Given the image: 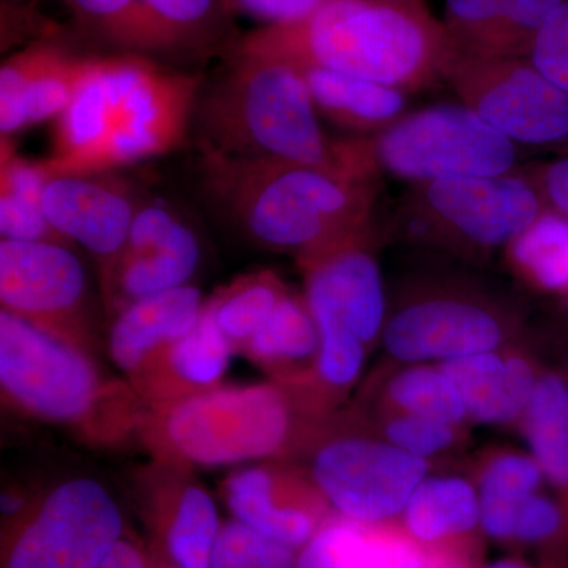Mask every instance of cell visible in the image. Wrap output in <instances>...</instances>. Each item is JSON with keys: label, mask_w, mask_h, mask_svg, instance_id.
Instances as JSON below:
<instances>
[{"label": "cell", "mask_w": 568, "mask_h": 568, "mask_svg": "<svg viewBox=\"0 0 568 568\" xmlns=\"http://www.w3.org/2000/svg\"><path fill=\"white\" fill-rule=\"evenodd\" d=\"M315 321L320 331L317 372L331 386H347L364 365L365 343L342 321L334 317H315Z\"/></svg>", "instance_id": "obj_34"}, {"label": "cell", "mask_w": 568, "mask_h": 568, "mask_svg": "<svg viewBox=\"0 0 568 568\" xmlns=\"http://www.w3.org/2000/svg\"><path fill=\"white\" fill-rule=\"evenodd\" d=\"M529 59L548 80L568 93V0L541 29Z\"/></svg>", "instance_id": "obj_35"}, {"label": "cell", "mask_w": 568, "mask_h": 568, "mask_svg": "<svg viewBox=\"0 0 568 568\" xmlns=\"http://www.w3.org/2000/svg\"><path fill=\"white\" fill-rule=\"evenodd\" d=\"M204 305L201 291L186 284L123 306L108 336L111 361L132 376L156 351L189 334Z\"/></svg>", "instance_id": "obj_20"}, {"label": "cell", "mask_w": 568, "mask_h": 568, "mask_svg": "<svg viewBox=\"0 0 568 568\" xmlns=\"http://www.w3.org/2000/svg\"><path fill=\"white\" fill-rule=\"evenodd\" d=\"M405 523L410 536L428 544L459 536L480 523V499L462 478H429L410 496Z\"/></svg>", "instance_id": "obj_28"}, {"label": "cell", "mask_w": 568, "mask_h": 568, "mask_svg": "<svg viewBox=\"0 0 568 568\" xmlns=\"http://www.w3.org/2000/svg\"><path fill=\"white\" fill-rule=\"evenodd\" d=\"M194 115L203 149L345 173L336 140L321 126L304 73L293 62L235 54L231 69L197 97Z\"/></svg>", "instance_id": "obj_3"}, {"label": "cell", "mask_w": 568, "mask_h": 568, "mask_svg": "<svg viewBox=\"0 0 568 568\" xmlns=\"http://www.w3.org/2000/svg\"><path fill=\"white\" fill-rule=\"evenodd\" d=\"M545 211L518 171L497 178H452L410 185L394 212V230L418 244L470 252L500 248Z\"/></svg>", "instance_id": "obj_6"}, {"label": "cell", "mask_w": 568, "mask_h": 568, "mask_svg": "<svg viewBox=\"0 0 568 568\" xmlns=\"http://www.w3.org/2000/svg\"><path fill=\"white\" fill-rule=\"evenodd\" d=\"M387 437L395 447L418 458L432 457L450 446L452 425L432 418L406 416L395 418L387 426Z\"/></svg>", "instance_id": "obj_37"}, {"label": "cell", "mask_w": 568, "mask_h": 568, "mask_svg": "<svg viewBox=\"0 0 568 568\" xmlns=\"http://www.w3.org/2000/svg\"><path fill=\"white\" fill-rule=\"evenodd\" d=\"M141 203L110 173L50 174L43 209L55 233L99 263L102 280L121 256Z\"/></svg>", "instance_id": "obj_14"}, {"label": "cell", "mask_w": 568, "mask_h": 568, "mask_svg": "<svg viewBox=\"0 0 568 568\" xmlns=\"http://www.w3.org/2000/svg\"><path fill=\"white\" fill-rule=\"evenodd\" d=\"M566 525L562 508L555 500L534 493L518 507L511 537L529 544H544L559 537Z\"/></svg>", "instance_id": "obj_38"}, {"label": "cell", "mask_w": 568, "mask_h": 568, "mask_svg": "<svg viewBox=\"0 0 568 568\" xmlns=\"http://www.w3.org/2000/svg\"><path fill=\"white\" fill-rule=\"evenodd\" d=\"M424 458L394 444L338 439L317 452L313 478L347 521L379 523L405 510L424 481Z\"/></svg>", "instance_id": "obj_12"}, {"label": "cell", "mask_w": 568, "mask_h": 568, "mask_svg": "<svg viewBox=\"0 0 568 568\" xmlns=\"http://www.w3.org/2000/svg\"><path fill=\"white\" fill-rule=\"evenodd\" d=\"M392 399L409 416L454 425L467 416L457 386L443 369L410 368L392 381Z\"/></svg>", "instance_id": "obj_33"}, {"label": "cell", "mask_w": 568, "mask_h": 568, "mask_svg": "<svg viewBox=\"0 0 568 568\" xmlns=\"http://www.w3.org/2000/svg\"><path fill=\"white\" fill-rule=\"evenodd\" d=\"M519 149L463 103L406 112L384 132L336 140L345 173L409 185L511 174L521 166Z\"/></svg>", "instance_id": "obj_4"}, {"label": "cell", "mask_w": 568, "mask_h": 568, "mask_svg": "<svg viewBox=\"0 0 568 568\" xmlns=\"http://www.w3.org/2000/svg\"><path fill=\"white\" fill-rule=\"evenodd\" d=\"M257 568H297L295 549L278 544V541L265 540L263 556Z\"/></svg>", "instance_id": "obj_42"}, {"label": "cell", "mask_w": 568, "mask_h": 568, "mask_svg": "<svg viewBox=\"0 0 568 568\" xmlns=\"http://www.w3.org/2000/svg\"><path fill=\"white\" fill-rule=\"evenodd\" d=\"M264 545L265 538L244 523L224 521L213 541L209 568H257Z\"/></svg>", "instance_id": "obj_36"}, {"label": "cell", "mask_w": 568, "mask_h": 568, "mask_svg": "<svg viewBox=\"0 0 568 568\" xmlns=\"http://www.w3.org/2000/svg\"><path fill=\"white\" fill-rule=\"evenodd\" d=\"M203 153L209 196L264 248L304 260L375 224L379 182L306 164Z\"/></svg>", "instance_id": "obj_2"}, {"label": "cell", "mask_w": 568, "mask_h": 568, "mask_svg": "<svg viewBox=\"0 0 568 568\" xmlns=\"http://www.w3.org/2000/svg\"><path fill=\"white\" fill-rule=\"evenodd\" d=\"M235 54L272 55L407 93L444 81L455 52L426 0H325L297 24L246 33Z\"/></svg>", "instance_id": "obj_1"}, {"label": "cell", "mask_w": 568, "mask_h": 568, "mask_svg": "<svg viewBox=\"0 0 568 568\" xmlns=\"http://www.w3.org/2000/svg\"><path fill=\"white\" fill-rule=\"evenodd\" d=\"M536 459L508 455L496 459L485 473L480 488V525L488 536L511 537L515 515L523 500L537 491L541 484Z\"/></svg>", "instance_id": "obj_32"}, {"label": "cell", "mask_w": 568, "mask_h": 568, "mask_svg": "<svg viewBox=\"0 0 568 568\" xmlns=\"http://www.w3.org/2000/svg\"><path fill=\"white\" fill-rule=\"evenodd\" d=\"M503 336V317L491 305L452 294L424 295L406 302L384 328L388 353L403 362H447L493 353Z\"/></svg>", "instance_id": "obj_13"}, {"label": "cell", "mask_w": 568, "mask_h": 568, "mask_svg": "<svg viewBox=\"0 0 568 568\" xmlns=\"http://www.w3.org/2000/svg\"><path fill=\"white\" fill-rule=\"evenodd\" d=\"M297 67L321 118L354 136L384 132L406 114V92L321 67Z\"/></svg>", "instance_id": "obj_22"}, {"label": "cell", "mask_w": 568, "mask_h": 568, "mask_svg": "<svg viewBox=\"0 0 568 568\" xmlns=\"http://www.w3.org/2000/svg\"><path fill=\"white\" fill-rule=\"evenodd\" d=\"M325 0H222L223 10L261 22V28H282L306 20Z\"/></svg>", "instance_id": "obj_39"}, {"label": "cell", "mask_w": 568, "mask_h": 568, "mask_svg": "<svg viewBox=\"0 0 568 568\" xmlns=\"http://www.w3.org/2000/svg\"><path fill=\"white\" fill-rule=\"evenodd\" d=\"M201 260L200 242L173 212L141 204L121 256L102 280L111 304L123 306L186 286Z\"/></svg>", "instance_id": "obj_15"}, {"label": "cell", "mask_w": 568, "mask_h": 568, "mask_svg": "<svg viewBox=\"0 0 568 568\" xmlns=\"http://www.w3.org/2000/svg\"><path fill=\"white\" fill-rule=\"evenodd\" d=\"M0 386L22 413L58 425L85 424L108 392L85 347L6 310L0 313Z\"/></svg>", "instance_id": "obj_7"}, {"label": "cell", "mask_w": 568, "mask_h": 568, "mask_svg": "<svg viewBox=\"0 0 568 568\" xmlns=\"http://www.w3.org/2000/svg\"><path fill=\"white\" fill-rule=\"evenodd\" d=\"M525 432L544 476L568 495V383L562 376L548 373L537 381Z\"/></svg>", "instance_id": "obj_27"}, {"label": "cell", "mask_w": 568, "mask_h": 568, "mask_svg": "<svg viewBox=\"0 0 568 568\" xmlns=\"http://www.w3.org/2000/svg\"><path fill=\"white\" fill-rule=\"evenodd\" d=\"M122 534L121 507L110 489L95 478H69L13 523L2 568H99Z\"/></svg>", "instance_id": "obj_9"}, {"label": "cell", "mask_w": 568, "mask_h": 568, "mask_svg": "<svg viewBox=\"0 0 568 568\" xmlns=\"http://www.w3.org/2000/svg\"><path fill=\"white\" fill-rule=\"evenodd\" d=\"M234 353L205 302L189 334L156 351L129 377L138 394L166 405L222 386Z\"/></svg>", "instance_id": "obj_19"}, {"label": "cell", "mask_w": 568, "mask_h": 568, "mask_svg": "<svg viewBox=\"0 0 568 568\" xmlns=\"http://www.w3.org/2000/svg\"><path fill=\"white\" fill-rule=\"evenodd\" d=\"M286 286L271 271L241 276L207 302L216 324L235 351L253 338L286 297Z\"/></svg>", "instance_id": "obj_29"}, {"label": "cell", "mask_w": 568, "mask_h": 568, "mask_svg": "<svg viewBox=\"0 0 568 568\" xmlns=\"http://www.w3.org/2000/svg\"><path fill=\"white\" fill-rule=\"evenodd\" d=\"M48 173L43 162L22 159L11 148L10 138H2L0 164V234L2 241L58 242L70 245L55 233L43 209Z\"/></svg>", "instance_id": "obj_25"}, {"label": "cell", "mask_w": 568, "mask_h": 568, "mask_svg": "<svg viewBox=\"0 0 568 568\" xmlns=\"http://www.w3.org/2000/svg\"><path fill=\"white\" fill-rule=\"evenodd\" d=\"M523 278L547 293L568 291V219L544 211L507 245Z\"/></svg>", "instance_id": "obj_30"}, {"label": "cell", "mask_w": 568, "mask_h": 568, "mask_svg": "<svg viewBox=\"0 0 568 568\" xmlns=\"http://www.w3.org/2000/svg\"><path fill=\"white\" fill-rule=\"evenodd\" d=\"M224 503L233 518L294 549L304 548L315 534L316 519L304 508L276 499L274 474L265 467L246 466L234 470L223 485Z\"/></svg>", "instance_id": "obj_23"}, {"label": "cell", "mask_w": 568, "mask_h": 568, "mask_svg": "<svg viewBox=\"0 0 568 568\" xmlns=\"http://www.w3.org/2000/svg\"><path fill=\"white\" fill-rule=\"evenodd\" d=\"M156 446L189 466L222 467L278 454L291 428L286 396L272 384L219 386L162 405Z\"/></svg>", "instance_id": "obj_5"}, {"label": "cell", "mask_w": 568, "mask_h": 568, "mask_svg": "<svg viewBox=\"0 0 568 568\" xmlns=\"http://www.w3.org/2000/svg\"><path fill=\"white\" fill-rule=\"evenodd\" d=\"M222 528L215 500L197 484L183 481L159 507V532L170 562L179 568H209Z\"/></svg>", "instance_id": "obj_26"}, {"label": "cell", "mask_w": 568, "mask_h": 568, "mask_svg": "<svg viewBox=\"0 0 568 568\" xmlns=\"http://www.w3.org/2000/svg\"><path fill=\"white\" fill-rule=\"evenodd\" d=\"M488 568H529L521 562H514V560H504V562H497L495 566Z\"/></svg>", "instance_id": "obj_43"}, {"label": "cell", "mask_w": 568, "mask_h": 568, "mask_svg": "<svg viewBox=\"0 0 568 568\" xmlns=\"http://www.w3.org/2000/svg\"><path fill=\"white\" fill-rule=\"evenodd\" d=\"M440 369L457 386L467 416L485 424H499L525 413L538 381L523 358L504 361L491 353L452 358Z\"/></svg>", "instance_id": "obj_21"}, {"label": "cell", "mask_w": 568, "mask_h": 568, "mask_svg": "<svg viewBox=\"0 0 568 568\" xmlns=\"http://www.w3.org/2000/svg\"><path fill=\"white\" fill-rule=\"evenodd\" d=\"M444 82L459 103L518 148L568 149V93L529 58L455 54Z\"/></svg>", "instance_id": "obj_10"}, {"label": "cell", "mask_w": 568, "mask_h": 568, "mask_svg": "<svg viewBox=\"0 0 568 568\" xmlns=\"http://www.w3.org/2000/svg\"><path fill=\"white\" fill-rule=\"evenodd\" d=\"M156 568H179L178 566H174L173 562L163 564V566L156 567Z\"/></svg>", "instance_id": "obj_44"}, {"label": "cell", "mask_w": 568, "mask_h": 568, "mask_svg": "<svg viewBox=\"0 0 568 568\" xmlns=\"http://www.w3.org/2000/svg\"><path fill=\"white\" fill-rule=\"evenodd\" d=\"M567 0H444L443 22L457 55L529 58L549 18Z\"/></svg>", "instance_id": "obj_18"}, {"label": "cell", "mask_w": 568, "mask_h": 568, "mask_svg": "<svg viewBox=\"0 0 568 568\" xmlns=\"http://www.w3.org/2000/svg\"><path fill=\"white\" fill-rule=\"evenodd\" d=\"M298 568H443L416 545L372 536L358 523L342 521L317 530L298 556Z\"/></svg>", "instance_id": "obj_24"}, {"label": "cell", "mask_w": 568, "mask_h": 568, "mask_svg": "<svg viewBox=\"0 0 568 568\" xmlns=\"http://www.w3.org/2000/svg\"><path fill=\"white\" fill-rule=\"evenodd\" d=\"M91 59L52 44H33L11 55L0 69L2 138L58 118L73 99Z\"/></svg>", "instance_id": "obj_17"}, {"label": "cell", "mask_w": 568, "mask_h": 568, "mask_svg": "<svg viewBox=\"0 0 568 568\" xmlns=\"http://www.w3.org/2000/svg\"><path fill=\"white\" fill-rule=\"evenodd\" d=\"M373 226L298 260L305 268V298L313 317L342 321L364 343L379 334L386 320L383 276L365 245Z\"/></svg>", "instance_id": "obj_16"}, {"label": "cell", "mask_w": 568, "mask_h": 568, "mask_svg": "<svg viewBox=\"0 0 568 568\" xmlns=\"http://www.w3.org/2000/svg\"><path fill=\"white\" fill-rule=\"evenodd\" d=\"M88 274L70 245L0 242V302L11 315L88 349Z\"/></svg>", "instance_id": "obj_11"}, {"label": "cell", "mask_w": 568, "mask_h": 568, "mask_svg": "<svg viewBox=\"0 0 568 568\" xmlns=\"http://www.w3.org/2000/svg\"><path fill=\"white\" fill-rule=\"evenodd\" d=\"M517 171L536 189L545 211L568 219V155L519 166Z\"/></svg>", "instance_id": "obj_40"}, {"label": "cell", "mask_w": 568, "mask_h": 568, "mask_svg": "<svg viewBox=\"0 0 568 568\" xmlns=\"http://www.w3.org/2000/svg\"><path fill=\"white\" fill-rule=\"evenodd\" d=\"M99 568H152V566L136 545L122 537L104 556Z\"/></svg>", "instance_id": "obj_41"}, {"label": "cell", "mask_w": 568, "mask_h": 568, "mask_svg": "<svg viewBox=\"0 0 568 568\" xmlns=\"http://www.w3.org/2000/svg\"><path fill=\"white\" fill-rule=\"evenodd\" d=\"M242 353L264 368L308 361L320 353V331L305 297L287 294Z\"/></svg>", "instance_id": "obj_31"}, {"label": "cell", "mask_w": 568, "mask_h": 568, "mask_svg": "<svg viewBox=\"0 0 568 568\" xmlns=\"http://www.w3.org/2000/svg\"><path fill=\"white\" fill-rule=\"evenodd\" d=\"M112 95L111 132L84 174L173 151L185 140L201 78L160 69L140 55L103 58Z\"/></svg>", "instance_id": "obj_8"}]
</instances>
